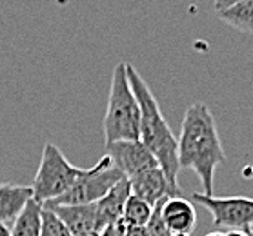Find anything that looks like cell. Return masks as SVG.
<instances>
[{"label": "cell", "mask_w": 253, "mask_h": 236, "mask_svg": "<svg viewBox=\"0 0 253 236\" xmlns=\"http://www.w3.org/2000/svg\"><path fill=\"white\" fill-rule=\"evenodd\" d=\"M226 160L217 124L204 104H191L182 120L178 138L180 169H191L199 176L204 195H213L215 169Z\"/></svg>", "instance_id": "6da1fadb"}, {"label": "cell", "mask_w": 253, "mask_h": 236, "mask_svg": "<svg viewBox=\"0 0 253 236\" xmlns=\"http://www.w3.org/2000/svg\"><path fill=\"white\" fill-rule=\"evenodd\" d=\"M126 69L131 89L137 97L138 105H140V142L150 149L151 155L155 156V160L159 162V166L171 185L173 195L177 196L180 195L178 138L173 135L171 127L168 126L153 93L150 91V87L144 82L142 76L138 75V71L129 62H126Z\"/></svg>", "instance_id": "7a4b0ae2"}, {"label": "cell", "mask_w": 253, "mask_h": 236, "mask_svg": "<svg viewBox=\"0 0 253 236\" xmlns=\"http://www.w3.org/2000/svg\"><path fill=\"white\" fill-rule=\"evenodd\" d=\"M104 136L108 142L140 140V105L127 78L126 62H119L111 75L108 107L104 115Z\"/></svg>", "instance_id": "3957f363"}, {"label": "cell", "mask_w": 253, "mask_h": 236, "mask_svg": "<svg viewBox=\"0 0 253 236\" xmlns=\"http://www.w3.org/2000/svg\"><path fill=\"white\" fill-rule=\"evenodd\" d=\"M84 171L86 169H81V167L69 164L62 151L55 144L47 142L44 145L39 171L35 174L33 185H31L33 198L37 202H41L42 205L55 200L75 184V180L81 174H84Z\"/></svg>", "instance_id": "277c9868"}, {"label": "cell", "mask_w": 253, "mask_h": 236, "mask_svg": "<svg viewBox=\"0 0 253 236\" xmlns=\"http://www.w3.org/2000/svg\"><path fill=\"white\" fill-rule=\"evenodd\" d=\"M126 178L124 174L117 169L108 155H104L100 160L93 167L86 169L84 174H81L75 180V184L71 185L64 195H60L55 200L47 202L44 205H81V203H95L102 198L108 191Z\"/></svg>", "instance_id": "5b68a950"}, {"label": "cell", "mask_w": 253, "mask_h": 236, "mask_svg": "<svg viewBox=\"0 0 253 236\" xmlns=\"http://www.w3.org/2000/svg\"><path fill=\"white\" fill-rule=\"evenodd\" d=\"M193 200L211 213L213 224L230 229H253V198L246 196H215L193 193Z\"/></svg>", "instance_id": "8992f818"}, {"label": "cell", "mask_w": 253, "mask_h": 236, "mask_svg": "<svg viewBox=\"0 0 253 236\" xmlns=\"http://www.w3.org/2000/svg\"><path fill=\"white\" fill-rule=\"evenodd\" d=\"M106 155L111 164L121 171L127 180L137 174L159 166L155 156L140 140H121V142H108Z\"/></svg>", "instance_id": "52a82bcc"}, {"label": "cell", "mask_w": 253, "mask_h": 236, "mask_svg": "<svg viewBox=\"0 0 253 236\" xmlns=\"http://www.w3.org/2000/svg\"><path fill=\"white\" fill-rule=\"evenodd\" d=\"M51 209L73 236H81L98 231L97 202L95 203H81V205H44Z\"/></svg>", "instance_id": "ba28073f"}, {"label": "cell", "mask_w": 253, "mask_h": 236, "mask_svg": "<svg viewBox=\"0 0 253 236\" xmlns=\"http://www.w3.org/2000/svg\"><path fill=\"white\" fill-rule=\"evenodd\" d=\"M129 184H131V195L142 198L151 205H155L157 202L164 200L168 196H175L161 166L151 167L148 171L129 178Z\"/></svg>", "instance_id": "9c48e42d"}, {"label": "cell", "mask_w": 253, "mask_h": 236, "mask_svg": "<svg viewBox=\"0 0 253 236\" xmlns=\"http://www.w3.org/2000/svg\"><path fill=\"white\" fill-rule=\"evenodd\" d=\"M162 218L171 235H190L197 225V211L193 203L180 195L169 196L162 203Z\"/></svg>", "instance_id": "30bf717a"}, {"label": "cell", "mask_w": 253, "mask_h": 236, "mask_svg": "<svg viewBox=\"0 0 253 236\" xmlns=\"http://www.w3.org/2000/svg\"><path fill=\"white\" fill-rule=\"evenodd\" d=\"M129 196H131V184L127 178H122L97 202L98 231L104 229L106 225L122 220V213H124V207H126V202Z\"/></svg>", "instance_id": "8fae6325"}, {"label": "cell", "mask_w": 253, "mask_h": 236, "mask_svg": "<svg viewBox=\"0 0 253 236\" xmlns=\"http://www.w3.org/2000/svg\"><path fill=\"white\" fill-rule=\"evenodd\" d=\"M33 198V189L28 185L0 184V224H13Z\"/></svg>", "instance_id": "7c38bea8"}, {"label": "cell", "mask_w": 253, "mask_h": 236, "mask_svg": "<svg viewBox=\"0 0 253 236\" xmlns=\"http://www.w3.org/2000/svg\"><path fill=\"white\" fill-rule=\"evenodd\" d=\"M42 205L35 198L28 202L24 211L18 214L11 225V236H41L42 229Z\"/></svg>", "instance_id": "4fadbf2b"}, {"label": "cell", "mask_w": 253, "mask_h": 236, "mask_svg": "<svg viewBox=\"0 0 253 236\" xmlns=\"http://www.w3.org/2000/svg\"><path fill=\"white\" fill-rule=\"evenodd\" d=\"M219 17L231 28L253 33V0H241L233 6L220 9Z\"/></svg>", "instance_id": "5bb4252c"}, {"label": "cell", "mask_w": 253, "mask_h": 236, "mask_svg": "<svg viewBox=\"0 0 253 236\" xmlns=\"http://www.w3.org/2000/svg\"><path fill=\"white\" fill-rule=\"evenodd\" d=\"M153 213V205L146 200L131 195L126 202V207L122 213V222L126 225H146L150 222V216Z\"/></svg>", "instance_id": "9a60e30c"}, {"label": "cell", "mask_w": 253, "mask_h": 236, "mask_svg": "<svg viewBox=\"0 0 253 236\" xmlns=\"http://www.w3.org/2000/svg\"><path fill=\"white\" fill-rule=\"evenodd\" d=\"M41 236H73L64 222L53 213L51 209H42V229Z\"/></svg>", "instance_id": "2e32d148"}, {"label": "cell", "mask_w": 253, "mask_h": 236, "mask_svg": "<svg viewBox=\"0 0 253 236\" xmlns=\"http://www.w3.org/2000/svg\"><path fill=\"white\" fill-rule=\"evenodd\" d=\"M168 198H169V196H168ZM164 200H166V198H164ZM164 200L157 202L155 205H153V213H151V216H150V222L146 224V229H148L150 236H173L171 233H169V229H168L164 218H162V203H164Z\"/></svg>", "instance_id": "e0dca14e"}, {"label": "cell", "mask_w": 253, "mask_h": 236, "mask_svg": "<svg viewBox=\"0 0 253 236\" xmlns=\"http://www.w3.org/2000/svg\"><path fill=\"white\" fill-rule=\"evenodd\" d=\"M100 236H126V224L119 220L115 224L106 225L104 229H100Z\"/></svg>", "instance_id": "ac0fdd59"}, {"label": "cell", "mask_w": 253, "mask_h": 236, "mask_svg": "<svg viewBox=\"0 0 253 236\" xmlns=\"http://www.w3.org/2000/svg\"><path fill=\"white\" fill-rule=\"evenodd\" d=\"M126 236H150L146 225H126Z\"/></svg>", "instance_id": "d6986e66"}, {"label": "cell", "mask_w": 253, "mask_h": 236, "mask_svg": "<svg viewBox=\"0 0 253 236\" xmlns=\"http://www.w3.org/2000/svg\"><path fill=\"white\" fill-rule=\"evenodd\" d=\"M226 236H252V233L244 229H231L226 233Z\"/></svg>", "instance_id": "ffe728a7"}, {"label": "cell", "mask_w": 253, "mask_h": 236, "mask_svg": "<svg viewBox=\"0 0 253 236\" xmlns=\"http://www.w3.org/2000/svg\"><path fill=\"white\" fill-rule=\"evenodd\" d=\"M0 236H11V231L7 229L6 224H0Z\"/></svg>", "instance_id": "44dd1931"}, {"label": "cell", "mask_w": 253, "mask_h": 236, "mask_svg": "<svg viewBox=\"0 0 253 236\" xmlns=\"http://www.w3.org/2000/svg\"><path fill=\"white\" fill-rule=\"evenodd\" d=\"M204 236H226V233H220V231H213V233H208Z\"/></svg>", "instance_id": "7402d4cb"}, {"label": "cell", "mask_w": 253, "mask_h": 236, "mask_svg": "<svg viewBox=\"0 0 253 236\" xmlns=\"http://www.w3.org/2000/svg\"><path fill=\"white\" fill-rule=\"evenodd\" d=\"M81 236H100V231H93V233H87V235H81Z\"/></svg>", "instance_id": "603a6c76"}, {"label": "cell", "mask_w": 253, "mask_h": 236, "mask_svg": "<svg viewBox=\"0 0 253 236\" xmlns=\"http://www.w3.org/2000/svg\"><path fill=\"white\" fill-rule=\"evenodd\" d=\"M173 236H190V235H173Z\"/></svg>", "instance_id": "cb8c5ba5"}, {"label": "cell", "mask_w": 253, "mask_h": 236, "mask_svg": "<svg viewBox=\"0 0 253 236\" xmlns=\"http://www.w3.org/2000/svg\"><path fill=\"white\" fill-rule=\"evenodd\" d=\"M252 236H253V235H252Z\"/></svg>", "instance_id": "d4e9b609"}]
</instances>
